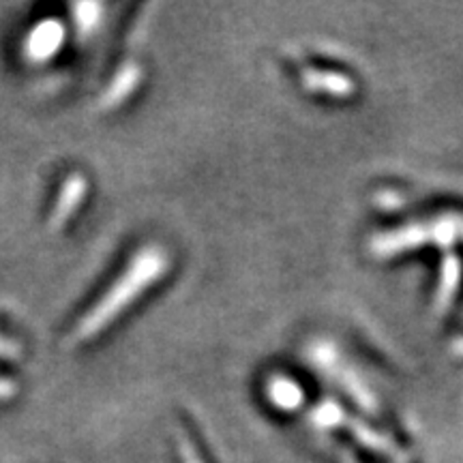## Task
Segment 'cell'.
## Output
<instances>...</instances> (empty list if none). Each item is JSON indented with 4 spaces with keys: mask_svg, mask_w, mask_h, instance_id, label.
Instances as JSON below:
<instances>
[{
    "mask_svg": "<svg viewBox=\"0 0 463 463\" xmlns=\"http://www.w3.org/2000/svg\"><path fill=\"white\" fill-rule=\"evenodd\" d=\"M165 270V256L159 253L157 249H148L144 251L136 262L131 264V269L127 270L123 279H118V283L109 289V294L101 300L99 305L95 307V311L86 317L80 326V335L82 337H89V335L97 333L99 328H103V324L123 311V307L127 303H131L133 298L140 297L142 289L148 288L157 277Z\"/></svg>",
    "mask_w": 463,
    "mask_h": 463,
    "instance_id": "6da1fadb",
    "label": "cell"
},
{
    "mask_svg": "<svg viewBox=\"0 0 463 463\" xmlns=\"http://www.w3.org/2000/svg\"><path fill=\"white\" fill-rule=\"evenodd\" d=\"M62 43V28L58 22H45L33 31L31 39H28V56L34 58V61H43V58H50L58 50V45Z\"/></svg>",
    "mask_w": 463,
    "mask_h": 463,
    "instance_id": "7a4b0ae2",
    "label": "cell"
},
{
    "mask_svg": "<svg viewBox=\"0 0 463 463\" xmlns=\"http://www.w3.org/2000/svg\"><path fill=\"white\" fill-rule=\"evenodd\" d=\"M5 352H14V347H11L9 344H5V341L0 339V354H5Z\"/></svg>",
    "mask_w": 463,
    "mask_h": 463,
    "instance_id": "3957f363",
    "label": "cell"
}]
</instances>
